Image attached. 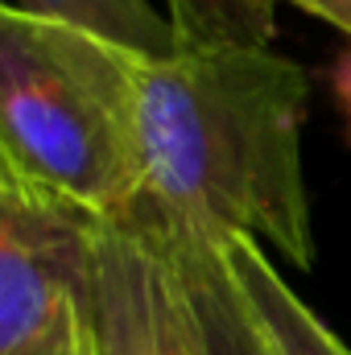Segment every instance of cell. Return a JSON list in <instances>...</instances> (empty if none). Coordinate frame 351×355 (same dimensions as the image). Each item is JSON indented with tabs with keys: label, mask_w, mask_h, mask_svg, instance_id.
Wrapping results in <instances>:
<instances>
[{
	"label": "cell",
	"mask_w": 351,
	"mask_h": 355,
	"mask_svg": "<svg viewBox=\"0 0 351 355\" xmlns=\"http://www.w3.org/2000/svg\"><path fill=\"white\" fill-rule=\"evenodd\" d=\"M95 223L0 174V355L33 347L79 306Z\"/></svg>",
	"instance_id": "cell-4"
},
{
	"label": "cell",
	"mask_w": 351,
	"mask_h": 355,
	"mask_svg": "<svg viewBox=\"0 0 351 355\" xmlns=\"http://www.w3.org/2000/svg\"><path fill=\"white\" fill-rule=\"evenodd\" d=\"M12 4L25 12H37V17L71 21L95 37L128 50L141 62H157V58L178 54L170 21L157 17L149 8V0H12Z\"/></svg>",
	"instance_id": "cell-6"
},
{
	"label": "cell",
	"mask_w": 351,
	"mask_h": 355,
	"mask_svg": "<svg viewBox=\"0 0 351 355\" xmlns=\"http://www.w3.org/2000/svg\"><path fill=\"white\" fill-rule=\"evenodd\" d=\"M335 91H339V103L348 112V128H351V50L339 58V71H335Z\"/></svg>",
	"instance_id": "cell-11"
},
{
	"label": "cell",
	"mask_w": 351,
	"mask_h": 355,
	"mask_svg": "<svg viewBox=\"0 0 351 355\" xmlns=\"http://www.w3.org/2000/svg\"><path fill=\"white\" fill-rule=\"evenodd\" d=\"M182 257L186 268V281H190V293H194V306H198V318H203V339H207V355H264L261 339L223 272V261L215 248L207 244H194V240H178L170 236Z\"/></svg>",
	"instance_id": "cell-7"
},
{
	"label": "cell",
	"mask_w": 351,
	"mask_h": 355,
	"mask_svg": "<svg viewBox=\"0 0 351 355\" xmlns=\"http://www.w3.org/2000/svg\"><path fill=\"white\" fill-rule=\"evenodd\" d=\"M137 62L87 29L0 0V174L116 223L141 207Z\"/></svg>",
	"instance_id": "cell-2"
},
{
	"label": "cell",
	"mask_w": 351,
	"mask_h": 355,
	"mask_svg": "<svg viewBox=\"0 0 351 355\" xmlns=\"http://www.w3.org/2000/svg\"><path fill=\"white\" fill-rule=\"evenodd\" d=\"M223 272L261 339L264 355H351L348 343L310 310V302L281 277L277 261L252 240L219 248Z\"/></svg>",
	"instance_id": "cell-5"
},
{
	"label": "cell",
	"mask_w": 351,
	"mask_h": 355,
	"mask_svg": "<svg viewBox=\"0 0 351 355\" xmlns=\"http://www.w3.org/2000/svg\"><path fill=\"white\" fill-rule=\"evenodd\" d=\"M21 355H87V347H83V327H79V306L50 335H42L33 347H25Z\"/></svg>",
	"instance_id": "cell-9"
},
{
	"label": "cell",
	"mask_w": 351,
	"mask_h": 355,
	"mask_svg": "<svg viewBox=\"0 0 351 355\" xmlns=\"http://www.w3.org/2000/svg\"><path fill=\"white\" fill-rule=\"evenodd\" d=\"M178 50H268L277 0H166Z\"/></svg>",
	"instance_id": "cell-8"
},
{
	"label": "cell",
	"mask_w": 351,
	"mask_h": 355,
	"mask_svg": "<svg viewBox=\"0 0 351 355\" xmlns=\"http://www.w3.org/2000/svg\"><path fill=\"white\" fill-rule=\"evenodd\" d=\"M277 4H281V0H277ZM285 4L306 8L310 17H318V21L335 25L339 33H348V37H351V0H285Z\"/></svg>",
	"instance_id": "cell-10"
},
{
	"label": "cell",
	"mask_w": 351,
	"mask_h": 355,
	"mask_svg": "<svg viewBox=\"0 0 351 355\" xmlns=\"http://www.w3.org/2000/svg\"><path fill=\"white\" fill-rule=\"evenodd\" d=\"M310 79L277 50H178L137 62L141 207L178 240H252L314 268L302 120Z\"/></svg>",
	"instance_id": "cell-1"
},
{
	"label": "cell",
	"mask_w": 351,
	"mask_h": 355,
	"mask_svg": "<svg viewBox=\"0 0 351 355\" xmlns=\"http://www.w3.org/2000/svg\"><path fill=\"white\" fill-rule=\"evenodd\" d=\"M79 327L87 355H207L182 257L145 207L95 223Z\"/></svg>",
	"instance_id": "cell-3"
}]
</instances>
